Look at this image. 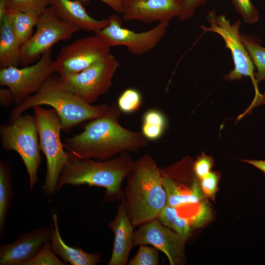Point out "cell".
<instances>
[{"label": "cell", "mask_w": 265, "mask_h": 265, "mask_svg": "<svg viewBox=\"0 0 265 265\" xmlns=\"http://www.w3.org/2000/svg\"><path fill=\"white\" fill-rule=\"evenodd\" d=\"M120 110L109 106L103 115L91 120L80 133L64 139L70 159L106 160L126 152H136L148 144L142 133L129 130L119 123Z\"/></svg>", "instance_id": "6da1fadb"}, {"label": "cell", "mask_w": 265, "mask_h": 265, "mask_svg": "<svg viewBox=\"0 0 265 265\" xmlns=\"http://www.w3.org/2000/svg\"><path fill=\"white\" fill-rule=\"evenodd\" d=\"M41 105L51 106L56 110L62 130L66 133L85 121L103 115L109 106L106 104L93 106L86 102L69 89L60 76L54 73L38 92L15 106L10 112L8 124L12 123L28 109Z\"/></svg>", "instance_id": "7a4b0ae2"}, {"label": "cell", "mask_w": 265, "mask_h": 265, "mask_svg": "<svg viewBox=\"0 0 265 265\" xmlns=\"http://www.w3.org/2000/svg\"><path fill=\"white\" fill-rule=\"evenodd\" d=\"M121 199L134 228L158 219L167 205L160 168L149 155L134 161Z\"/></svg>", "instance_id": "3957f363"}, {"label": "cell", "mask_w": 265, "mask_h": 265, "mask_svg": "<svg viewBox=\"0 0 265 265\" xmlns=\"http://www.w3.org/2000/svg\"><path fill=\"white\" fill-rule=\"evenodd\" d=\"M134 161L127 152L106 160L70 159L60 174L57 191L66 185L102 187L106 190L104 201L113 200L122 196V182L131 172Z\"/></svg>", "instance_id": "277c9868"}, {"label": "cell", "mask_w": 265, "mask_h": 265, "mask_svg": "<svg viewBox=\"0 0 265 265\" xmlns=\"http://www.w3.org/2000/svg\"><path fill=\"white\" fill-rule=\"evenodd\" d=\"M36 117L41 150L47 161V172L41 186L48 196L57 191L60 174L70 160L60 139L62 126L59 116L54 108L45 109L41 106L33 107Z\"/></svg>", "instance_id": "5b68a950"}, {"label": "cell", "mask_w": 265, "mask_h": 265, "mask_svg": "<svg viewBox=\"0 0 265 265\" xmlns=\"http://www.w3.org/2000/svg\"><path fill=\"white\" fill-rule=\"evenodd\" d=\"M1 146L5 151H14L22 159L29 177L32 191L38 182L41 162L38 126L34 115H21L12 123L0 127Z\"/></svg>", "instance_id": "8992f818"}, {"label": "cell", "mask_w": 265, "mask_h": 265, "mask_svg": "<svg viewBox=\"0 0 265 265\" xmlns=\"http://www.w3.org/2000/svg\"><path fill=\"white\" fill-rule=\"evenodd\" d=\"M35 31L21 47V65L23 67L37 61L59 41L68 40L80 30L58 18L50 6L39 16Z\"/></svg>", "instance_id": "52a82bcc"}, {"label": "cell", "mask_w": 265, "mask_h": 265, "mask_svg": "<svg viewBox=\"0 0 265 265\" xmlns=\"http://www.w3.org/2000/svg\"><path fill=\"white\" fill-rule=\"evenodd\" d=\"M207 19L210 27L201 26V28L204 31H212L219 34L232 54L234 68L226 74L224 79L234 81L240 80L244 77H249L256 87V94L258 93L255 80V67L239 33L240 21L237 20L231 24L225 15H217L214 10L208 12Z\"/></svg>", "instance_id": "ba28073f"}, {"label": "cell", "mask_w": 265, "mask_h": 265, "mask_svg": "<svg viewBox=\"0 0 265 265\" xmlns=\"http://www.w3.org/2000/svg\"><path fill=\"white\" fill-rule=\"evenodd\" d=\"M108 25L94 32L109 48L125 46L132 54L143 55L154 48L167 31L169 22H159L146 31L137 32L123 27L122 21L116 14H111Z\"/></svg>", "instance_id": "9c48e42d"}, {"label": "cell", "mask_w": 265, "mask_h": 265, "mask_svg": "<svg viewBox=\"0 0 265 265\" xmlns=\"http://www.w3.org/2000/svg\"><path fill=\"white\" fill-rule=\"evenodd\" d=\"M53 62L50 50L42 54L33 65L21 68L11 66L0 69V85L11 90L15 106L39 90L46 80L54 73Z\"/></svg>", "instance_id": "30bf717a"}, {"label": "cell", "mask_w": 265, "mask_h": 265, "mask_svg": "<svg viewBox=\"0 0 265 265\" xmlns=\"http://www.w3.org/2000/svg\"><path fill=\"white\" fill-rule=\"evenodd\" d=\"M119 66L116 58L109 53L78 73L60 77L69 89L91 104L108 91Z\"/></svg>", "instance_id": "8fae6325"}, {"label": "cell", "mask_w": 265, "mask_h": 265, "mask_svg": "<svg viewBox=\"0 0 265 265\" xmlns=\"http://www.w3.org/2000/svg\"><path fill=\"white\" fill-rule=\"evenodd\" d=\"M110 48L95 34L76 40L60 49L53 60L54 72L61 76L78 73L110 53Z\"/></svg>", "instance_id": "7c38bea8"}, {"label": "cell", "mask_w": 265, "mask_h": 265, "mask_svg": "<svg viewBox=\"0 0 265 265\" xmlns=\"http://www.w3.org/2000/svg\"><path fill=\"white\" fill-rule=\"evenodd\" d=\"M185 241L176 232L158 219L140 225L133 236V245H152L165 254L171 265L182 262Z\"/></svg>", "instance_id": "4fadbf2b"}, {"label": "cell", "mask_w": 265, "mask_h": 265, "mask_svg": "<svg viewBox=\"0 0 265 265\" xmlns=\"http://www.w3.org/2000/svg\"><path fill=\"white\" fill-rule=\"evenodd\" d=\"M52 227H43L19 235L15 240L0 246V265H25L50 241Z\"/></svg>", "instance_id": "5bb4252c"}, {"label": "cell", "mask_w": 265, "mask_h": 265, "mask_svg": "<svg viewBox=\"0 0 265 265\" xmlns=\"http://www.w3.org/2000/svg\"><path fill=\"white\" fill-rule=\"evenodd\" d=\"M122 20L165 22L179 16L183 0H122Z\"/></svg>", "instance_id": "9a60e30c"}, {"label": "cell", "mask_w": 265, "mask_h": 265, "mask_svg": "<svg viewBox=\"0 0 265 265\" xmlns=\"http://www.w3.org/2000/svg\"><path fill=\"white\" fill-rule=\"evenodd\" d=\"M108 227L113 231L114 238L113 249L108 265H125L133 245L134 228L129 217L126 205L121 199L116 215Z\"/></svg>", "instance_id": "2e32d148"}, {"label": "cell", "mask_w": 265, "mask_h": 265, "mask_svg": "<svg viewBox=\"0 0 265 265\" xmlns=\"http://www.w3.org/2000/svg\"><path fill=\"white\" fill-rule=\"evenodd\" d=\"M51 7L56 16L80 30L95 31L108 24V19L97 20L90 16L84 6L75 0H52Z\"/></svg>", "instance_id": "e0dca14e"}, {"label": "cell", "mask_w": 265, "mask_h": 265, "mask_svg": "<svg viewBox=\"0 0 265 265\" xmlns=\"http://www.w3.org/2000/svg\"><path fill=\"white\" fill-rule=\"evenodd\" d=\"M58 215L52 214L53 224L51 245L53 252L67 265H95L101 261L100 253H88L80 247H74L67 245L60 235L58 227Z\"/></svg>", "instance_id": "ac0fdd59"}, {"label": "cell", "mask_w": 265, "mask_h": 265, "mask_svg": "<svg viewBox=\"0 0 265 265\" xmlns=\"http://www.w3.org/2000/svg\"><path fill=\"white\" fill-rule=\"evenodd\" d=\"M160 173L162 185L166 194L167 205L178 208L205 200L206 196L197 177L190 186H186L176 183L161 171Z\"/></svg>", "instance_id": "d6986e66"}, {"label": "cell", "mask_w": 265, "mask_h": 265, "mask_svg": "<svg viewBox=\"0 0 265 265\" xmlns=\"http://www.w3.org/2000/svg\"><path fill=\"white\" fill-rule=\"evenodd\" d=\"M21 46L6 15L0 21V69L21 65Z\"/></svg>", "instance_id": "ffe728a7"}, {"label": "cell", "mask_w": 265, "mask_h": 265, "mask_svg": "<svg viewBox=\"0 0 265 265\" xmlns=\"http://www.w3.org/2000/svg\"><path fill=\"white\" fill-rule=\"evenodd\" d=\"M6 15L13 33L20 44L23 45L32 35L39 16L12 9L7 10Z\"/></svg>", "instance_id": "44dd1931"}, {"label": "cell", "mask_w": 265, "mask_h": 265, "mask_svg": "<svg viewBox=\"0 0 265 265\" xmlns=\"http://www.w3.org/2000/svg\"><path fill=\"white\" fill-rule=\"evenodd\" d=\"M12 176L9 165L0 161V233L3 236L5 219L13 197Z\"/></svg>", "instance_id": "7402d4cb"}, {"label": "cell", "mask_w": 265, "mask_h": 265, "mask_svg": "<svg viewBox=\"0 0 265 265\" xmlns=\"http://www.w3.org/2000/svg\"><path fill=\"white\" fill-rule=\"evenodd\" d=\"M242 43L256 68V84L265 80V47L261 46L258 40L251 35L241 34Z\"/></svg>", "instance_id": "603a6c76"}, {"label": "cell", "mask_w": 265, "mask_h": 265, "mask_svg": "<svg viewBox=\"0 0 265 265\" xmlns=\"http://www.w3.org/2000/svg\"><path fill=\"white\" fill-rule=\"evenodd\" d=\"M158 219L173 230L185 240L189 236L192 228L189 222L179 214L176 208L167 204L161 210Z\"/></svg>", "instance_id": "cb8c5ba5"}, {"label": "cell", "mask_w": 265, "mask_h": 265, "mask_svg": "<svg viewBox=\"0 0 265 265\" xmlns=\"http://www.w3.org/2000/svg\"><path fill=\"white\" fill-rule=\"evenodd\" d=\"M52 0H8V9L31 13L40 16L51 6Z\"/></svg>", "instance_id": "d4e9b609"}, {"label": "cell", "mask_w": 265, "mask_h": 265, "mask_svg": "<svg viewBox=\"0 0 265 265\" xmlns=\"http://www.w3.org/2000/svg\"><path fill=\"white\" fill-rule=\"evenodd\" d=\"M141 100V94L138 90L134 88H128L119 96L118 106L123 112L132 113L139 108Z\"/></svg>", "instance_id": "484cf974"}, {"label": "cell", "mask_w": 265, "mask_h": 265, "mask_svg": "<svg viewBox=\"0 0 265 265\" xmlns=\"http://www.w3.org/2000/svg\"><path fill=\"white\" fill-rule=\"evenodd\" d=\"M159 250L155 247L140 245L134 256L128 262L129 265H158L159 264Z\"/></svg>", "instance_id": "4316f807"}, {"label": "cell", "mask_w": 265, "mask_h": 265, "mask_svg": "<svg viewBox=\"0 0 265 265\" xmlns=\"http://www.w3.org/2000/svg\"><path fill=\"white\" fill-rule=\"evenodd\" d=\"M53 252L50 241L44 244L38 253L25 265H66Z\"/></svg>", "instance_id": "83f0119b"}, {"label": "cell", "mask_w": 265, "mask_h": 265, "mask_svg": "<svg viewBox=\"0 0 265 265\" xmlns=\"http://www.w3.org/2000/svg\"><path fill=\"white\" fill-rule=\"evenodd\" d=\"M236 10L241 15L244 22L253 24L259 19V13L251 0H231Z\"/></svg>", "instance_id": "f1b7e54d"}, {"label": "cell", "mask_w": 265, "mask_h": 265, "mask_svg": "<svg viewBox=\"0 0 265 265\" xmlns=\"http://www.w3.org/2000/svg\"><path fill=\"white\" fill-rule=\"evenodd\" d=\"M219 180V173L211 171L201 179L200 186L206 197L214 199L218 189Z\"/></svg>", "instance_id": "f546056e"}, {"label": "cell", "mask_w": 265, "mask_h": 265, "mask_svg": "<svg viewBox=\"0 0 265 265\" xmlns=\"http://www.w3.org/2000/svg\"><path fill=\"white\" fill-rule=\"evenodd\" d=\"M213 164L212 158L202 153L193 165V170L196 177L199 180L203 178L211 172Z\"/></svg>", "instance_id": "4dcf8cb0"}, {"label": "cell", "mask_w": 265, "mask_h": 265, "mask_svg": "<svg viewBox=\"0 0 265 265\" xmlns=\"http://www.w3.org/2000/svg\"><path fill=\"white\" fill-rule=\"evenodd\" d=\"M208 0H183L182 9L178 16L182 21L191 18L195 13L196 9L204 4Z\"/></svg>", "instance_id": "1f68e13d"}, {"label": "cell", "mask_w": 265, "mask_h": 265, "mask_svg": "<svg viewBox=\"0 0 265 265\" xmlns=\"http://www.w3.org/2000/svg\"><path fill=\"white\" fill-rule=\"evenodd\" d=\"M143 123L158 126L165 129L166 120L163 114L152 109L147 111L143 116Z\"/></svg>", "instance_id": "d6a6232c"}, {"label": "cell", "mask_w": 265, "mask_h": 265, "mask_svg": "<svg viewBox=\"0 0 265 265\" xmlns=\"http://www.w3.org/2000/svg\"><path fill=\"white\" fill-rule=\"evenodd\" d=\"M164 129L158 126L143 123L142 133L146 139L153 140L159 138Z\"/></svg>", "instance_id": "836d02e7"}, {"label": "cell", "mask_w": 265, "mask_h": 265, "mask_svg": "<svg viewBox=\"0 0 265 265\" xmlns=\"http://www.w3.org/2000/svg\"><path fill=\"white\" fill-rule=\"evenodd\" d=\"M0 104L1 106L4 107L14 104V97L9 88L0 89Z\"/></svg>", "instance_id": "e575fe53"}, {"label": "cell", "mask_w": 265, "mask_h": 265, "mask_svg": "<svg viewBox=\"0 0 265 265\" xmlns=\"http://www.w3.org/2000/svg\"><path fill=\"white\" fill-rule=\"evenodd\" d=\"M81 3L84 6L87 5L91 0H75ZM109 6L114 11L122 13L123 11L122 0H99Z\"/></svg>", "instance_id": "d590c367"}, {"label": "cell", "mask_w": 265, "mask_h": 265, "mask_svg": "<svg viewBox=\"0 0 265 265\" xmlns=\"http://www.w3.org/2000/svg\"><path fill=\"white\" fill-rule=\"evenodd\" d=\"M243 161L254 166L265 174V160L246 159Z\"/></svg>", "instance_id": "8d00e7d4"}, {"label": "cell", "mask_w": 265, "mask_h": 265, "mask_svg": "<svg viewBox=\"0 0 265 265\" xmlns=\"http://www.w3.org/2000/svg\"><path fill=\"white\" fill-rule=\"evenodd\" d=\"M8 0H0V21L6 15Z\"/></svg>", "instance_id": "74e56055"}, {"label": "cell", "mask_w": 265, "mask_h": 265, "mask_svg": "<svg viewBox=\"0 0 265 265\" xmlns=\"http://www.w3.org/2000/svg\"><path fill=\"white\" fill-rule=\"evenodd\" d=\"M264 102H265V93L262 97V103Z\"/></svg>", "instance_id": "f35d334b"}]
</instances>
